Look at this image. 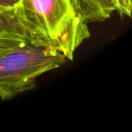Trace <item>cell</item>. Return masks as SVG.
Listing matches in <instances>:
<instances>
[{"label": "cell", "mask_w": 132, "mask_h": 132, "mask_svg": "<svg viewBox=\"0 0 132 132\" xmlns=\"http://www.w3.org/2000/svg\"><path fill=\"white\" fill-rule=\"evenodd\" d=\"M15 11L29 44L51 48L70 61L90 36L72 0H18Z\"/></svg>", "instance_id": "6da1fadb"}, {"label": "cell", "mask_w": 132, "mask_h": 132, "mask_svg": "<svg viewBox=\"0 0 132 132\" xmlns=\"http://www.w3.org/2000/svg\"><path fill=\"white\" fill-rule=\"evenodd\" d=\"M68 59L44 46L24 44L0 53V98L4 101L33 90L36 79L60 68Z\"/></svg>", "instance_id": "7a4b0ae2"}, {"label": "cell", "mask_w": 132, "mask_h": 132, "mask_svg": "<svg viewBox=\"0 0 132 132\" xmlns=\"http://www.w3.org/2000/svg\"><path fill=\"white\" fill-rule=\"evenodd\" d=\"M76 12L86 24L105 22L115 11V0H72Z\"/></svg>", "instance_id": "3957f363"}, {"label": "cell", "mask_w": 132, "mask_h": 132, "mask_svg": "<svg viewBox=\"0 0 132 132\" xmlns=\"http://www.w3.org/2000/svg\"><path fill=\"white\" fill-rule=\"evenodd\" d=\"M0 35L21 37L28 42L26 33L16 18L15 6L6 7L0 6Z\"/></svg>", "instance_id": "277c9868"}, {"label": "cell", "mask_w": 132, "mask_h": 132, "mask_svg": "<svg viewBox=\"0 0 132 132\" xmlns=\"http://www.w3.org/2000/svg\"><path fill=\"white\" fill-rule=\"evenodd\" d=\"M27 43L28 42L26 39H23L21 37L0 35V53H4L7 50L24 45Z\"/></svg>", "instance_id": "5b68a950"}]
</instances>
